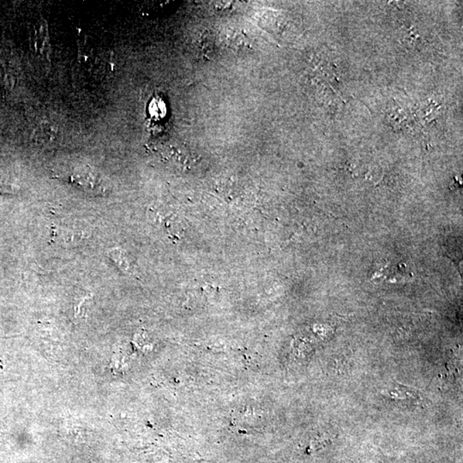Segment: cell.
I'll list each match as a JSON object with an SVG mask.
<instances>
[{
    "label": "cell",
    "instance_id": "7a4b0ae2",
    "mask_svg": "<svg viewBox=\"0 0 463 463\" xmlns=\"http://www.w3.org/2000/svg\"><path fill=\"white\" fill-rule=\"evenodd\" d=\"M31 48L34 50L38 63L43 64V67H49L50 43L46 21L40 20L34 26V34L31 38Z\"/></svg>",
    "mask_w": 463,
    "mask_h": 463
},
{
    "label": "cell",
    "instance_id": "3957f363",
    "mask_svg": "<svg viewBox=\"0 0 463 463\" xmlns=\"http://www.w3.org/2000/svg\"><path fill=\"white\" fill-rule=\"evenodd\" d=\"M108 255L112 262L119 267L123 271L128 270L129 263L128 260L126 259L125 254H123L121 249H112L109 250Z\"/></svg>",
    "mask_w": 463,
    "mask_h": 463
},
{
    "label": "cell",
    "instance_id": "277c9868",
    "mask_svg": "<svg viewBox=\"0 0 463 463\" xmlns=\"http://www.w3.org/2000/svg\"><path fill=\"white\" fill-rule=\"evenodd\" d=\"M12 190H14L12 185L3 183V181L0 180V191L12 192Z\"/></svg>",
    "mask_w": 463,
    "mask_h": 463
},
{
    "label": "cell",
    "instance_id": "6da1fadb",
    "mask_svg": "<svg viewBox=\"0 0 463 463\" xmlns=\"http://www.w3.org/2000/svg\"><path fill=\"white\" fill-rule=\"evenodd\" d=\"M70 180L78 187L91 193L102 194L108 190L106 178L98 171L87 166L75 167L70 174Z\"/></svg>",
    "mask_w": 463,
    "mask_h": 463
}]
</instances>
